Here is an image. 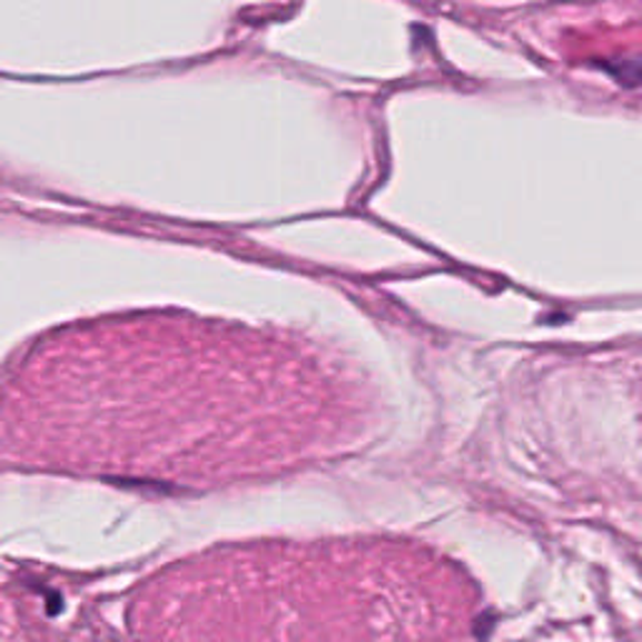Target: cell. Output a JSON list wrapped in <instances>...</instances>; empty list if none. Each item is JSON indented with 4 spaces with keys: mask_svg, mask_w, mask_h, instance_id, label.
I'll return each instance as SVG.
<instances>
[{
    "mask_svg": "<svg viewBox=\"0 0 642 642\" xmlns=\"http://www.w3.org/2000/svg\"><path fill=\"white\" fill-rule=\"evenodd\" d=\"M608 73L615 76L622 86L638 88L642 86V58H622V61H610Z\"/></svg>",
    "mask_w": 642,
    "mask_h": 642,
    "instance_id": "obj_1",
    "label": "cell"
}]
</instances>
